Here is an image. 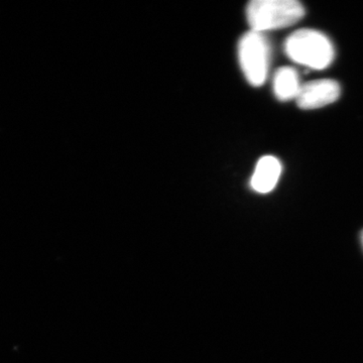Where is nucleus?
<instances>
[{
	"label": "nucleus",
	"mask_w": 363,
	"mask_h": 363,
	"mask_svg": "<svg viewBox=\"0 0 363 363\" xmlns=\"http://www.w3.org/2000/svg\"><path fill=\"white\" fill-rule=\"evenodd\" d=\"M289 59L298 65L323 70L335 58V50L325 33L311 28H302L289 35L284 45Z\"/></svg>",
	"instance_id": "nucleus-1"
},
{
	"label": "nucleus",
	"mask_w": 363,
	"mask_h": 363,
	"mask_svg": "<svg viewBox=\"0 0 363 363\" xmlns=\"http://www.w3.org/2000/svg\"><path fill=\"white\" fill-rule=\"evenodd\" d=\"M304 16V6L296 0H253L247 7L248 25L255 32L289 28Z\"/></svg>",
	"instance_id": "nucleus-2"
},
{
	"label": "nucleus",
	"mask_w": 363,
	"mask_h": 363,
	"mask_svg": "<svg viewBox=\"0 0 363 363\" xmlns=\"http://www.w3.org/2000/svg\"><path fill=\"white\" fill-rule=\"evenodd\" d=\"M238 61L247 82L255 87L264 85L271 66V43L264 33L250 30L238 42Z\"/></svg>",
	"instance_id": "nucleus-3"
},
{
	"label": "nucleus",
	"mask_w": 363,
	"mask_h": 363,
	"mask_svg": "<svg viewBox=\"0 0 363 363\" xmlns=\"http://www.w3.org/2000/svg\"><path fill=\"white\" fill-rule=\"evenodd\" d=\"M340 93V85L335 80L319 79L302 84L296 101L300 108L311 111L337 101Z\"/></svg>",
	"instance_id": "nucleus-4"
},
{
	"label": "nucleus",
	"mask_w": 363,
	"mask_h": 363,
	"mask_svg": "<svg viewBox=\"0 0 363 363\" xmlns=\"http://www.w3.org/2000/svg\"><path fill=\"white\" fill-rule=\"evenodd\" d=\"M281 174V164L277 157H262L257 162L250 186L255 192L267 194L276 187Z\"/></svg>",
	"instance_id": "nucleus-5"
},
{
	"label": "nucleus",
	"mask_w": 363,
	"mask_h": 363,
	"mask_svg": "<svg viewBox=\"0 0 363 363\" xmlns=\"http://www.w3.org/2000/svg\"><path fill=\"white\" fill-rule=\"evenodd\" d=\"M301 87L300 76L292 67H281L274 73L272 88L274 95L281 101L297 99Z\"/></svg>",
	"instance_id": "nucleus-6"
},
{
	"label": "nucleus",
	"mask_w": 363,
	"mask_h": 363,
	"mask_svg": "<svg viewBox=\"0 0 363 363\" xmlns=\"http://www.w3.org/2000/svg\"><path fill=\"white\" fill-rule=\"evenodd\" d=\"M362 243H363V233H362Z\"/></svg>",
	"instance_id": "nucleus-7"
}]
</instances>
